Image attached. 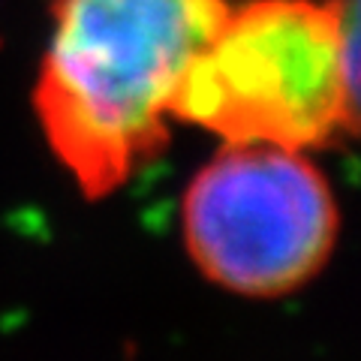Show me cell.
Segmentation results:
<instances>
[{"mask_svg":"<svg viewBox=\"0 0 361 361\" xmlns=\"http://www.w3.org/2000/svg\"><path fill=\"white\" fill-rule=\"evenodd\" d=\"M349 45V0H229L172 118L220 145H331L355 123Z\"/></svg>","mask_w":361,"mask_h":361,"instance_id":"7a4b0ae2","label":"cell"},{"mask_svg":"<svg viewBox=\"0 0 361 361\" xmlns=\"http://www.w3.org/2000/svg\"><path fill=\"white\" fill-rule=\"evenodd\" d=\"M341 208L310 151L220 145L180 199V241L208 283L280 298L329 265Z\"/></svg>","mask_w":361,"mask_h":361,"instance_id":"3957f363","label":"cell"},{"mask_svg":"<svg viewBox=\"0 0 361 361\" xmlns=\"http://www.w3.org/2000/svg\"><path fill=\"white\" fill-rule=\"evenodd\" d=\"M229 0H58L33 115L78 193L106 199L166 148L175 97Z\"/></svg>","mask_w":361,"mask_h":361,"instance_id":"6da1fadb","label":"cell"}]
</instances>
